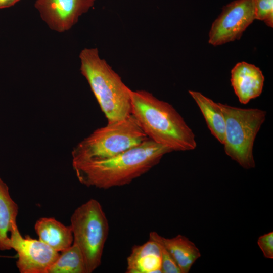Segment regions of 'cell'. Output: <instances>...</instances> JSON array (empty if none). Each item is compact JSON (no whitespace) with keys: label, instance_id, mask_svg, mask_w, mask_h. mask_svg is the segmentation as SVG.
<instances>
[{"label":"cell","instance_id":"16","mask_svg":"<svg viewBox=\"0 0 273 273\" xmlns=\"http://www.w3.org/2000/svg\"><path fill=\"white\" fill-rule=\"evenodd\" d=\"M48 273H87L84 257L75 244L62 251Z\"/></svg>","mask_w":273,"mask_h":273},{"label":"cell","instance_id":"8","mask_svg":"<svg viewBox=\"0 0 273 273\" xmlns=\"http://www.w3.org/2000/svg\"><path fill=\"white\" fill-rule=\"evenodd\" d=\"M12 249L17 253L16 266L20 273H48L59 252L39 239L23 237L18 228L11 234Z\"/></svg>","mask_w":273,"mask_h":273},{"label":"cell","instance_id":"14","mask_svg":"<svg viewBox=\"0 0 273 273\" xmlns=\"http://www.w3.org/2000/svg\"><path fill=\"white\" fill-rule=\"evenodd\" d=\"M19 207L12 199L7 184L0 177V250L11 249L10 236L17 228Z\"/></svg>","mask_w":273,"mask_h":273},{"label":"cell","instance_id":"21","mask_svg":"<svg viewBox=\"0 0 273 273\" xmlns=\"http://www.w3.org/2000/svg\"><path fill=\"white\" fill-rule=\"evenodd\" d=\"M13 258V256H5V255H0V258Z\"/></svg>","mask_w":273,"mask_h":273},{"label":"cell","instance_id":"6","mask_svg":"<svg viewBox=\"0 0 273 273\" xmlns=\"http://www.w3.org/2000/svg\"><path fill=\"white\" fill-rule=\"evenodd\" d=\"M73 243L84 257L87 273H92L101 264L109 226L100 203L90 199L77 207L70 217Z\"/></svg>","mask_w":273,"mask_h":273},{"label":"cell","instance_id":"9","mask_svg":"<svg viewBox=\"0 0 273 273\" xmlns=\"http://www.w3.org/2000/svg\"><path fill=\"white\" fill-rule=\"evenodd\" d=\"M95 0H37L35 7L53 30L62 32L70 29Z\"/></svg>","mask_w":273,"mask_h":273},{"label":"cell","instance_id":"1","mask_svg":"<svg viewBox=\"0 0 273 273\" xmlns=\"http://www.w3.org/2000/svg\"><path fill=\"white\" fill-rule=\"evenodd\" d=\"M173 151L150 138L114 157L72 163L79 181L87 187L108 189L128 185L157 165Z\"/></svg>","mask_w":273,"mask_h":273},{"label":"cell","instance_id":"5","mask_svg":"<svg viewBox=\"0 0 273 273\" xmlns=\"http://www.w3.org/2000/svg\"><path fill=\"white\" fill-rule=\"evenodd\" d=\"M218 105L225 120L223 145L225 154L244 169L254 168V143L265 121L266 112L258 108L244 109L220 103Z\"/></svg>","mask_w":273,"mask_h":273},{"label":"cell","instance_id":"2","mask_svg":"<svg viewBox=\"0 0 273 273\" xmlns=\"http://www.w3.org/2000/svg\"><path fill=\"white\" fill-rule=\"evenodd\" d=\"M131 114L147 136L173 151L195 149V135L169 103L144 90L130 91Z\"/></svg>","mask_w":273,"mask_h":273},{"label":"cell","instance_id":"17","mask_svg":"<svg viewBox=\"0 0 273 273\" xmlns=\"http://www.w3.org/2000/svg\"><path fill=\"white\" fill-rule=\"evenodd\" d=\"M255 19L273 27V0H254Z\"/></svg>","mask_w":273,"mask_h":273},{"label":"cell","instance_id":"11","mask_svg":"<svg viewBox=\"0 0 273 273\" xmlns=\"http://www.w3.org/2000/svg\"><path fill=\"white\" fill-rule=\"evenodd\" d=\"M149 239L163 245L172 255L181 273H188L201 253L195 244L188 238L178 235L172 238H166L156 232H151Z\"/></svg>","mask_w":273,"mask_h":273},{"label":"cell","instance_id":"10","mask_svg":"<svg viewBox=\"0 0 273 273\" xmlns=\"http://www.w3.org/2000/svg\"><path fill=\"white\" fill-rule=\"evenodd\" d=\"M264 77L259 68L245 62H239L231 72V82L239 102L246 104L261 94Z\"/></svg>","mask_w":273,"mask_h":273},{"label":"cell","instance_id":"15","mask_svg":"<svg viewBox=\"0 0 273 273\" xmlns=\"http://www.w3.org/2000/svg\"><path fill=\"white\" fill-rule=\"evenodd\" d=\"M189 94L199 107L211 134L223 144L225 135V120L218 105L201 93L189 90Z\"/></svg>","mask_w":273,"mask_h":273},{"label":"cell","instance_id":"18","mask_svg":"<svg viewBox=\"0 0 273 273\" xmlns=\"http://www.w3.org/2000/svg\"><path fill=\"white\" fill-rule=\"evenodd\" d=\"M157 243L160 250L162 273H181L178 265L168 251L163 245Z\"/></svg>","mask_w":273,"mask_h":273},{"label":"cell","instance_id":"20","mask_svg":"<svg viewBox=\"0 0 273 273\" xmlns=\"http://www.w3.org/2000/svg\"><path fill=\"white\" fill-rule=\"evenodd\" d=\"M20 0H0V9L12 6Z\"/></svg>","mask_w":273,"mask_h":273},{"label":"cell","instance_id":"4","mask_svg":"<svg viewBox=\"0 0 273 273\" xmlns=\"http://www.w3.org/2000/svg\"><path fill=\"white\" fill-rule=\"evenodd\" d=\"M148 139L131 114L123 120L108 122L79 142L71 153L72 164L111 158Z\"/></svg>","mask_w":273,"mask_h":273},{"label":"cell","instance_id":"3","mask_svg":"<svg viewBox=\"0 0 273 273\" xmlns=\"http://www.w3.org/2000/svg\"><path fill=\"white\" fill-rule=\"evenodd\" d=\"M79 58L81 73L108 122L123 120L130 115L131 89L106 60L100 57L98 49L84 48Z\"/></svg>","mask_w":273,"mask_h":273},{"label":"cell","instance_id":"7","mask_svg":"<svg viewBox=\"0 0 273 273\" xmlns=\"http://www.w3.org/2000/svg\"><path fill=\"white\" fill-rule=\"evenodd\" d=\"M254 20V0H236L229 3L213 22L209 43L218 46L240 39Z\"/></svg>","mask_w":273,"mask_h":273},{"label":"cell","instance_id":"19","mask_svg":"<svg viewBox=\"0 0 273 273\" xmlns=\"http://www.w3.org/2000/svg\"><path fill=\"white\" fill-rule=\"evenodd\" d=\"M257 244L264 257L273 259V232H270L260 236Z\"/></svg>","mask_w":273,"mask_h":273},{"label":"cell","instance_id":"13","mask_svg":"<svg viewBox=\"0 0 273 273\" xmlns=\"http://www.w3.org/2000/svg\"><path fill=\"white\" fill-rule=\"evenodd\" d=\"M34 230L39 240L58 252L67 249L73 244V236L70 225H65L55 218H40L34 224Z\"/></svg>","mask_w":273,"mask_h":273},{"label":"cell","instance_id":"12","mask_svg":"<svg viewBox=\"0 0 273 273\" xmlns=\"http://www.w3.org/2000/svg\"><path fill=\"white\" fill-rule=\"evenodd\" d=\"M127 273H162L159 244L149 239L145 243L132 247L127 258Z\"/></svg>","mask_w":273,"mask_h":273}]
</instances>
